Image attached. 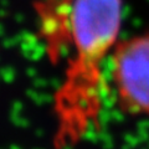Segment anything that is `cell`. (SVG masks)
Here are the masks:
<instances>
[{
    "label": "cell",
    "instance_id": "obj_1",
    "mask_svg": "<svg viewBox=\"0 0 149 149\" xmlns=\"http://www.w3.org/2000/svg\"><path fill=\"white\" fill-rule=\"evenodd\" d=\"M34 13L50 61L65 65L52 101L54 146L65 149L100 125L103 65L119 42L123 0H35Z\"/></svg>",
    "mask_w": 149,
    "mask_h": 149
},
{
    "label": "cell",
    "instance_id": "obj_2",
    "mask_svg": "<svg viewBox=\"0 0 149 149\" xmlns=\"http://www.w3.org/2000/svg\"><path fill=\"white\" fill-rule=\"evenodd\" d=\"M111 85L124 114L149 117V32L117 44L111 54Z\"/></svg>",
    "mask_w": 149,
    "mask_h": 149
}]
</instances>
